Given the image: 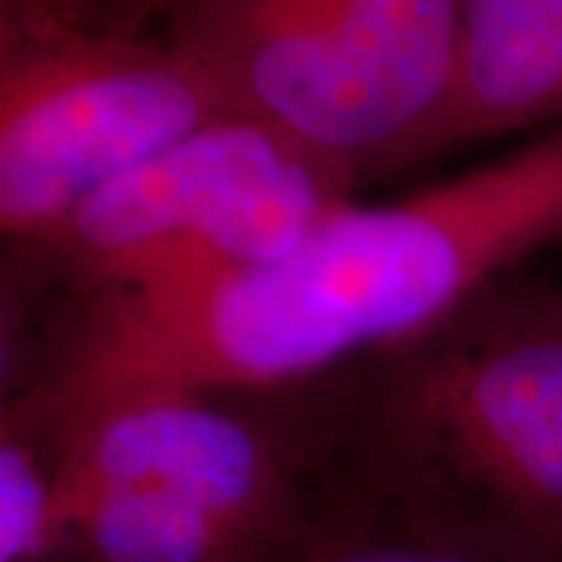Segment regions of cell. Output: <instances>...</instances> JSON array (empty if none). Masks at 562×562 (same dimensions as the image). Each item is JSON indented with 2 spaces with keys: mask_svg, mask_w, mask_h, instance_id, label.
I'll return each instance as SVG.
<instances>
[{
  "mask_svg": "<svg viewBox=\"0 0 562 562\" xmlns=\"http://www.w3.org/2000/svg\"><path fill=\"white\" fill-rule=\"evenodd\" d=\"M562 244V125L382 203H344L272 260L179 294L81 301L3 419L44 441L150 387L262 394L419 341Z\"/></svg>",
  "mask_w": 562,
  "mask_h": 562,
  "instance_id": "cell-1",
  "label": "cell"
},
{
  "mask_svg": "<svg viewBox=\"0 0 562 562\" xmlns=\"http://www.w3.org/2000/svg\"><path fill=\"white\" fill-rule=\"evenodd\" d=\"M344 494L497 562H562V288L503 281L369 362Z\"/></svg>",
  "mask_w": 562,
  "mask_h": 562,
  "instance_id": "cell-2",
  "label": "cell"
},
{
  "mask_svg": "<svg viewBox=\"0 0 562 562\" xmlns=\"http://www.w3.org/2000/svg\"><path fill=\"white\" fill-rule=\"evenodd\" d=\"M235 401L150 387L38 441L54 462L63 562L272 560L316 497L303 460Z\"/></svg>",
  "mask_w": 562,
  "mask_h": 562,
  "instance_id": "cell-3",
  "label": "cell"
},
{
  "mask_svg": "<svg viewBox=\"0 0 562 562\" xmlns=\"http://www.w3.org/2000/svg\"><path fill=\"white\" fill-rule=\"evenodd\" d=\"M465 0H162L157 32L228 106L331 160L401 172L450 91Z\"/></svg>",
  "mask_w": 562,
  "mask_h": 562,
  "instance_id": "cell-4",
  "label": "cell"
},
{
  "mask_svg": "<svg viewBox=\"0 0 562 562\" xmlns=\"http://www.w3.org/2000/svg\"><path fill=\"white\" fill-rule=\"evenodd\" d=\"M357 181L269 122L225 116L103 184L22 257L81 301L179 294L284 254Z\"/></svg>",
  "mask_w": 562,
  "mask_h": 562,
  "instance_id": "cell-5",
  "label": "cell"
},
{
  "mask_svg": "<svg viewBox=\"0 0 562 562\" xmlns=\"http://www.w3.org/2000/svg\"><path fill=\"white\" fill-rule=\"evenodd\" d=\"M238 116L160 32L0 20V232L47 241L103 184Z\"/></svg>",
  "mask_w": 562,
  "mask_h": 562,
  "instance_id": "cell-6",
  "label": "cell"
},
{
  "mask_svg": "<svg viewBox=\"0 0 562 562\" xmlns=\"http://www.w3.org/2000/svg\"><path fill=\"white\" fill-rule=\"evenodd\" d=\"M562 125V0H465L450 91L401 169Z\"/></svg>",
  "mask_w": 562,
  "mask_h": 562,
  "instance_id": "cell-7",
  "label": "cell"
},
{
  "mask_svg": "<svg viewBox=\"0 0 562 562\" xmlns=\"http://www.w3.org/2000/svg\"><path fill=\"white\" fill-rule=\"evenodd\" d=\"M269 562H497L344 494L316 497Z\"/></svg>",
  "mask_w": 562,
  "mask_h": 562,
  "instance_id": "cell-8",
  "label": "cell"
},
{
  "mask_svg": "<svg viewBox=\"0 0 562 562\" xmlns=\"http://www.w3.org/2000/svg\"><path fill=\"white\" fill-rule=\"evenodd\" d=\"M0 562H63L54 462L10 425H0Z\"/></svg>",
  "mask_w": 562,
  "mask_h": 562,
  "instance_id": "cell-9",
  "label": "cell"
},
{
  "mask_svg": "<svg viewBox=\"0 0 562 562\" xmlns=\"http://www.w3.org/2000/svg\"><path fill=\"white\" fill-rule=\"evenodd\" d=\"M110 0H0V20H50L106 25Z\"/></svg>",
  "mask_w": 562,
  "mask_h": 562,
  "instance_id": "cell-10",
  "label": "cell"
},
{
  "mask_svg": "<svg viewBox=\"0 0 562 562\" xmlns=\"http://www.w3.org/2000/svg\"><path fill=\"white\" fill-rule=\"evenodd\" d=\"M106 25L120 32H147V25H154V0H110Z\"/></svg>",
  "mask_w": 562,
  "mask_h": 562,
  "instance_id": "cell-11",
  "label": "cell"
},
{
  "mask_svg": "<svg viewBox=\"0 0 562 562\" xmlns=\"http://www.w3.org/2000/svg\"><path fill=\"white\" fill-rule=\"evenodd\" d=\"M160 7H162V0H154V22H157V16H160Z\"/></svg>",
  "mask_w": 562,
  "mask_h": 562,
  "instance_id": "cell-12",
  "label": "cell"
}]
</instances>
